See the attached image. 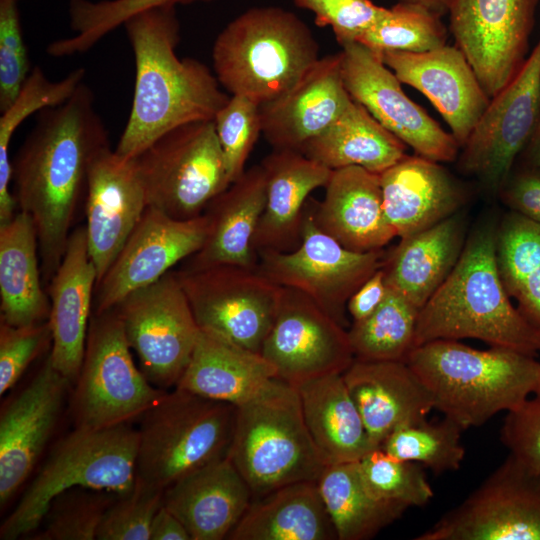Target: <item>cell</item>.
I'll return each mask as SVG.
<instances>
[{
    "label": "cell",
    "instance_id": "obj_1",
    "mask_svg": "<svg viewBox=\"0 0 540 540\" xmlns=\"http://www.w3.org/2000/svg\"><path fill=\"white\" fill-rule=\"evenodd\" d=\"M108 146L94 92L82 82L64 103L38 112L12 161L17 207L33 220L46 279L64 256L91 164Z\"/></svg>",
    "mask_w": 540,
    "mask_h": 540
},
{
    "label": "cell",
    "instance_id": "obj_2",
    "mask_svg": "<svg viewBox=\"0 0 540 540\" xmlns=\"http://www.w3.org/2000/svg\"><path fill=\"white\" fill-rule=\"evenodd\" d=\"M123 26L134 55L135 84L115 152L133 159L174 128L214 120L230 95L204 63L177 56L180 23L175 6L141 11Z\"/></svg>",
    "mask_w": 540,
    "mask_h": 540
},
{
    "label": "cell",
    "instance_id": "obj_3",
    "mask_svg": "<svg viewBox=\"0 0 540 540\" xmlns=\"http://www.w3.org/2000/svg\"><path fill=\"white\" fill-rule=\"evenodd\" d=\"M496 229L485 222L466 239L457 264L419 312L415 347L471 338L532 356L540 352V332L513 306L500 277Z\"/></svg>",
    "mask_w": 540,
    "mask_h": 540
},
{
    "label": "cell",
    "instance_id": "obj_4",
    "mask_svg": "<svg viewBox=\"0 0 540 540\" xmlns=\"http://www.w3.org/2000/svg\"><path fill=\"white\" fill-rule=\"evenodd\" d=\"M405 361L431 392L435 409L464 430L540 392V362L508 348L479 350L438 339L415 347Z\"/></svg>",
    "mask_w": 540,
    "mask_h": 540
},
{
    "label": "cell",
    "instance_id": "obj_5",
    "mask_svg": "<svg viewBox=\"0 0 540 540\" xmlns=\"http://www.w3.org/2000/svg\"><path fill=\"white\" fill-rule=\"evenodd\" d=\"M307 24L277 6L253 7L231 20L212 48L214 74L229 95L259 104L290 89L319 59Z\"/></svg>",
    "mask_w": 540,
    "mask_h": 540
},
{
    "label": "cell",
    "instance_id": "obj_6",
    "mask_svg": "<svg viewBox=\"0 0 540 540\" xmlns=\"http://www.w3.org/2000/svg\"><path fill=\"white\" fill-rule=\"evenodd\" d=\"M227 457L253 499L291 483L317 481L329 464L306 426L297 388L278 378L237 407Z\"/></svg>",
    "mask_w": 540,
    "mask_h": 540
},
{
    "label": "cell",
    "instance_id": "obj_7",
    "mask_svg": "<svg viewBox=\"0 0 540 540\" xmlns=\"http://www.w3.org/2000/svg\"><path fill=\"white\" fill-rule=\"evenodd\" d=\"M138 430L129 423L108 428L75 427L51 451L13 512L0 527L2 540L39 528L51 502L81 487L115 495L130 492L136 480Z\"/></svg>",
    "mask_w": 540,
    "mask_h": 540
},
{
    "label": "cell",
    "instance_id": "obj_8",
    "mask_svg": "<svg viewBox=\"0 0 540 540\" xmlns=\"http://www.w3.org/2000/svg\"><path fill=\"white\" fill-rule=\"evenodd\" d=\"M237 407L174 388L141 417L136 475L166 489L181 477L227 457Z\"/></svg>",
    "mask_w": 540,
    "mask_h": 540
},
{
    "label": "cell",
    "instance_id": "obj_9",
    "mask_svg": "<svg viewBox=\"0 0 540 540\" xmlns=\"http://www.w3.org/2000/svg\"><path fill=\"white\" fill-rule=\"evenodd\" d=\"M148 206L187 220L230 186L214 120L186 123L133 158Z\"/></svg>",
    "mask_w": 540,
    "mask_h": 540
},
{
    "label": "cell",
    "instance_id": "obj_10",
    "mask_svg": "<svg viewBox=\"0 0 540 540\" xmlns=\"http://www.w3.org/2000/svg\"><path fill=\"white\" fill-rule=\"evenodd\" d=\"M72 396L76 427L108 428L140 418L166 390L135 365L114 309L91 317L85 353Z\"/></svg>",
    "mask_w": 540,
    "mask_h": 540
},
{
    "label": "cell",
    "instance_id": "obj_11",
    "mask_svg": "<svg viewBox=\"0 0 540 540\" xmlns=\"http://www.w3.org/2000/svg\"><path fill=\"white\" fill-rule=\"evenodd\" d=\"M200 329L260 353L283 287L257 268L215 265L175 271Z\"/></svg>",
    "mask_w": 540,
    "mask_h": 540
},
{
    "label": "cell",
    "instance_id": "obj_12",
    "mask_svg": "<svg viewBox=\"0 0 540 540\" xmlns=\"http://www.w3.org/2000/svg\"><path fill=\"white\" fill-rule=\"evenodd\" d=\"M113 309L146 378L158 388H175L200 333L175 271L131 292Z\"/></svg>",
    "mask_w": 540,
    "mask_h": 540
},
{
    "label": "cell",
    "instance_id": "obj_13",
    "mask_svg": "<svg viewBox=\"0 0 540 540\" xmlns=\"http://www.w3.org/2000/svg\"><path fill=\"white\" fill-rule=\"evenodd\" d=\"M385 255L383 249L342 246L317 226L307 202L300 244L288 252L259 253L258 269L274 283L304 293L345 327L349 298L382 267Z\"/></svg>",
    "mask_w": 540,
    "mask_h": 540
},
{
    "label": "cell",
    "instance_id": "obj_14",
    "mask_svg": "<svg viewBox=\"0 0 540 540\" xmlns=\"http://www.w3.org/2000/svg\"><path fill=\"white\" fill-rule=\"evenodd\" d=\"M416 540H540V475L510 454Z\"/></svg>",
    "mask_w": 540,
    "mask_h": 540
},
{
    "label": "cell",
    "instance_id": "obj_15",
    "mask_svg": "<svg viewBox=\"0 0 540 540\" xmlns=\"http://www.w3.org/2000/svg\"><path fill=\"white\" fill-rule=\"evenodd\" d=\"M539 117L540 39L515 77L490 99L461 147V171L476 177L490 192L502 190Z\"/></svg>",
    "mask_w": 540,
    "mask_h": 540
},
{
    "label": "cell",
    "instance_id": "obj_16",
    "mask_svg": "<svg viewBox=\"0 0 540 540\" xmlns=\"http://www.w3.org/2000/svg\"><path fill=\"white\" fill-rule=\"evenodd\" d=\"M538 0H451L450 32L491 99L526 60Z\"/></svg>",
    "mask_w": 540,
    "mask_h": 540
},
{
    "label": "cell",
    "instance_id": "obj_17",
    "mask_svg": "<svg viewBox=\"0 0 540 540\" xmlns=\"http://www.w3.org/2000/svg\"><path fill=\"white\" fill-rule=\"evenodd\" d=\"M340 53L343 82L353 100L418 156L439 163L456 160L460 146L453 135L405 94L377 54L358 42L345 44Z\"/></svg>",
    "mask_w": 540,
    "mask_h": 540
},
{
    "label": "cell",
    "instance_id": "obj_18",
    "mask_svg": "<svg viewBox=\"0 0 540 540\" xmlns=\"http://www.w3.org/2000/svg\"><path fill=\"white\" fill-rule=\"evenodd\" d=\"M276 378L291 385L343 373L354 354L348 331L304 293L283 287L273 326L260 351Z\"/></svg>",
    "mask_w": 540,
    "mask_h": 540
},
{
    "label": "cell",
    "instance_id": "obj_19",
    "mask_svg": "<svg viewBox=\"0 0 540 540\" xmlns=\"http://www.w3.org/2000/svg\"><path fill=\"white\" fill-rule=\"evenodd\" d=\"M205 214L172 218L148 206L119 254L95 288V314L113 309L131 292L148 286L203 245Z\"/></svg>",
    "mask_w": 540,
    "mask_h": 540
},
{
    "label": "cell",
    "instance_id": "obj_20",
    "mask_svg": "<svg viewBox=\"0 0 540 540\" xmlns=\"http://www.w3.org/2000/svg\"><path fill=\"white\" fill-rule=\"evenodd\" d=\"M70 382L49 355L30 383L0 415V505H6L31 474L57 424Z\"/></svg>",
    "mask_w": 540,
    "mask_h": 540
},
{
    "label": "cell",
    "instance_id": "obj_21",
    "mask_svg": "<svg viewBox=\"0 0 540 540\" xmlns=\"http://www.w3.org/2000/svg\"><path fill=\"white\" fill-rule=\"evenodd\" d=\"M147 207L134 159L120 157L111 146L103 149L91 164L85 196V228L97 284Z\"/></svg>",
    "mask_w": 540,
    "mask_h": 540
},
{
    "label": "cell",
    "instance_id": "obj_22",
    "mask_svg": "<svg viewBox=\"0 0 540 540\" xmlns=\"http://www.w3.org/2000/svg\"><path fill=\"white\" fill-rule=\"evenodd\" d=\"M380 58L401 83L427 97L461 148L490 101L462 51L446 44L421 53L387 51Z\"/></svg>",
    "mask_w": 540,
    "mask_h": 540
},
{
    "label": "cell",
    "instance_id": "obj_23",
    "mask_svg": "<svg viewBox=\"0 0 540 540\" xmlns=\"http://www.w3.org/2000/svg\"><path fill=\"white\" fill-rule=\"evenodd\" d=\"M352 98L341 71V53L319 58L286 92L260 104L261 130L275 150H296L329 128Z\"/></svg>",
    "mask_w": 540,
    "mask_h": 540
},
{
    "label": "cell",
    "instance_id": "obj_24",
    "mask_svg": "<svg viewBox=\"0 0 540 540\" xmlns=\"http://www.w3.org/2000/svg\"><path fill=\"white\" fill-rule=\"evenodd\" d=\"M96 284L97 271L89 253L86 228L79 226L69 236L49 287V358L70 384L75 383L82 366Z\"/></svg>",
    "mask_w": 540,
    "mask_h": 540
},
{
    "label": "cell",
    "instance_id": "obj_25",
    "mask_svg": "<svg viewBox=\"0 0 540 540\" xmlns=\"http://www.w3.org/2000/svg\"><path fill=\"white\" fill-rule=\"evenodd\" d=\"M342 376L375 448L435 409L431 392L406 361L354 359Z\"/></svg>",
    "mask_w": 540,
    "mask_h": 540
},
{
    "label": "cell",
    "instance_id": "obj_26",
    "mask_svg": "<svg viewBox=\"0 0 540 540\" xmlns=\"http://www.w3.org/2000/svg\"><path fill=\"white\" fill-rule=\"evenodd\" d=\"M253 500L252 491L228 457L181 477L163 493L162 505L191 540L227 539Z\"/></svg>",
    "mask_w": 540,
    "mask_h": 540
},
{
    "label": "cell",
    "instance_id": "obj_27",
    "mask_svg": "<svg viewBox=\"0 0 540 540\" xmlns=\"http://www.w3.org/2000/svg\"><path fill=\"white\" fill-rule=\"evenodd\" d=\"M311 208L317 226L352 251L381 250L397 236L385 215L380 175L359 166L332 170L323 200Z\"/></svg>",
    "mask_w": 540,
    "mask_h": 540
},
{
    "label": "cell",
    "instance_id": "obj_28",
    "mask_svg": "<svg viewBox=\"0 0 540 540\" xmlns=\"http://www.w3.org/2000/svg\"><path fill=\"white\" fill-rule=\"evenodd\" d=\"M265 173L266 201L253 246L257 254L288 252L301 241L307 199L325 187L332 170L296 150H275L260 163Z\"/></svg>",
    "mask_w": 540,
    "mask_h": 540
},
{
    "label": "cell",
    "instance_id": "obj_29",
    "mask_svg": "<svg viewBox=\"0 0 540 540\" xmlns=\"http://www.w3.org/2000/svg\"><path fill=\"white\" fill-rule=\"evenodd\" d=\"M380 184L385 215L401 239L460 211L461 185L439 162L405 155L383 171Z\"/></svg>",
    "mask_w": 540,
    "mask_h": 540
},
{
    "label": "cell",
    "instance_id": "obj_30",
    "mask_svg": "<svg viewBox=\"0 0 540 540\" xmlns=\"http://www.w3.org/2000/svg\"><path fill=\"white\" fill-rule=\"evenodd\" d=\"M266 201L265 173L261 164L245 172L207 206V233L201 248L186 268L215 265L257 268L255 232Z\"/></svg>",
    "mask_w": 540,
    "mask_h": 540
},
{
    "label": "cell",
    "instance_id": "obj_31",
    "mask_svg": "<svg viewBox=\"0 0 540 540\" xmlns=\"http://www.w3.org/2000/svg\"><path fill=\"white\" fill-rule=\"evenodd\" d=\"M465 243L466 219L460 211L401 239L383 261L387 287L421 310L457 264Z\"/></svg>",
    "mask_w": 540,
    "mask_h": 540
},
{
    "label": "cell",
    "instance_id": "obj_32",
    "mask_svg": "<svg viewBox=\"0 0 540 540\" xmlns=\"http://www.w3.org/2000/svg\"><path fill=\"white\" fill-rule=\"evenodd\" d=\"M274 378L273 366L261 353L200 329L191 359L175 388L238 407Z\"/></svg>",
    "mask_w": 540,
    "mask_h": 540
},
{
    "label": "cell",
    "instance_id": "obj_33",
    "mask_svg": "<svg viewBox=\"0 0 540 540\" xmlns=\"http://www.w3.org/2000/svg\"><path fill=\"white\" fill-rule=\"evenodd\" d=\"M229 540H336L317 481H300L253 499Z\"/></svg>",
    "mask_w": 540,
    "mask_h": 540
},
{
    "label": "cell",
    "instance_id": "obj_34",
    "mask_svg": "<svg viewBox=\"0 0 540 540\" xmlns=\"http://www.w3.org/2000/svg\"><path fill=\"white\" fill-rule=\"evenodd\" d=\"M309 433L328 463L359 461L375 447L342 373L295 386Z\"/></svg>",
    "mask_w": 540,
    "mask_h": 540
},
{
    "label": "cell",
    "instance_id": "obj_35",
    "mask_svg": "<svg viewBox=\"0 0 540 540\" xmlns=\"http://www.w3.org/2000/svg\"><path fill=\"white\" fill-rule=\"evenodd\" d=\"M36 229L31 216L19 211L0 225L1 321L13 326L47 321L50 300L42 288Z\"/></svg>",
    "mask_w": 540,
    "mask_h": 540
},
{
    "label": "cell",
    "instance_id": "obj_36",
    "mask_svg": "<svg viewBox=\"0 0 540 540\" xmlns=\"http://www.w3.org/2000/svg\"><path fill=\"white\" fill-rule=\"evenodd\" d=\"M406 145L352 99L343 114L301 153L331 170L359 166L380 174L405 154Z\"/></svg>",
    "mask_w": 540,
    "mask_h": 540
},
{
    "label": "cell",
    "instance_id": "obj_37",
    "mask_svg": "<svg viewBox=\"0 0 540 540\" xmlns=\"http://www.w3.org/2000/svg\"><path fill=\"white\" fill-rule=\"evenodd\" d=\"M317 486L337 540L373 538L407 510L377 498L366 486L358 461L327 464Z\"/></svg>",
    "mask_w": 540,
    "mask_h": 540
},
{
    "label": "cell",
    "instance_id": "obj_38",
    "mask_svg": "<svg viewBox=\"0 0 540 540\" xmlns=\"http://www.w3.org/2000/svg\"><path fill=\"white\" fill-rule=\"evenodd\" d=\"M86 70L79 67L58 81H50L44 71L32 68L20 93L0 117V224L9 222L16 214L17 202L10 191L12 160L9 157L11 139L17 128L29 116L68 100L84 82Z\"/></svg>",
    "mask_w": 540,
    "mask_h": 540
},
{
    "label": "cell",
    "instance_id": "obj_39",
    "mask_svg": "<svg viewBox=\"0 0 540 540\" xmlns=\"http://www.w3.org/2000/svg\"><path fill=\"white\" fill-rule=\"evenodd\" d=\"M420 310L388 288L380 306L368 317L353 321L348 331L354 359L405 361L415 347Z\"/></svg>",
    "mask_w": 540,
    "mask_h": 540
},
{
    "label": "cell",
    "instance_id": "obj_40",
    "mask_svg": "<svg viewBox=\"0 0 540 540\" xmlns=\"http://www.w3.org/2000/svg\"><path fill=\"white\" fill-rule=\"evenodd\" d=\"M212 0H70L69 18L73 36L58 39L46 49L52 57H67L85 53L104 36L123 25L141 11L178 4Z\"/></svg>",
    "mask_w": 540,
    "mask_h": 540
},
{
    "label": "cell",
    "instance_id": "obj_41",
    "mask_svg": "<svg viewBox=\"0 0 540 540\" xmlns=\"http://www.w3.org/2000/svg\"><path fill=\"white\" fill-rule=\"evenodd\" d=\"M441 16L420 5L398 2L357 41L379 57L387 51L421 53L446 45Z\"/></svg>",
    "mask_w": 540,
    "mask_h": 540
},
{
    "label": "cell",
    "instance_id": "obj_42",
    "mask_svg": "<svg viewBox=\"0 0 540 540\" xmlns=\"http://www.w3.org/2000/svg\"><path fill=\"white\" fill-rule=\"evenodd\" d=\"M464 429L452 419L427 418L394 430L381 449L401 460L418 463L434 473L456 471L465 457L461 444Z\"/></svg>",
    "mask_w": 540,
    "mask_h": 540
},
{
    "label": "cell",
    "instance_id": "obj_43",
    "mask_svg": "<svg viewBox=\"0 0 540 540\" xmlns=\"http://www.w3.org/2000/svg\"><path fill=\"white\" fill-rule=\"evenodd\" d=\"M118 495L76 487L50 504L34 540H94L103 517ZM39 526V527H40Z\"/></svg>",
    "mask_w": 540,
    "mask_h": 540
},
{
    "label": "cell",
    "instance_id": "obj_44",
    "mask_svg": "<svg viewBox=\"0 0 540 540\" xmlns=\"http://www.w3.org/2000/svg\"><path fill=\"white\" fill-rule=\"evenodd\" d=\"M358 463L366 486L381 500L408 509L422 507L434 496L418 463L393 457L381 448L372 449Z\"/></svg>",
    "mask_w": 540,
    "mask_h": 540
},
{
    "label": "cell",
    "instance_id": "obj_45",
    "mask_svg": "<svg viewBox=\"0 0 540 540\" xmlns=\"http://www.w3.org/2000/svg\"><path fill=\"white\" fill-rule=\"evenodd\" d=\"M495 255L502 282L514 297L540 267V223L515 211L507 215L496 229Z\"/></svg>",
    "mask_w": 540,
    "mask_h": 540
},
{
    "label": "cell",
    "instance_id": "obj_46",
    "mask_svg": "<svg viewBox=\"0 0 540 540\" xmlns=\"http://www.w3.org/2000/svg\"><path fill=\"white\" fill-rule=\"evenodd\" d=\"M214 123L231 184L245 172L247 159L262 133L260 104L245 96L230 95Z\"/></svg>",
    "mask_w": 540,
    "mask_h": 540
},
{
    "label": "cell",
    "instance_id": "obj_47",
    "mask_svg": "<svg viewBox=\"0 0 540 540\" xmlns=\"http://www.w3.org/2000/svg\"><path fill=\"white\" fill-rule=\"evenodd\" d=\"M164 489L136 475L132 490L117 496L97 532L98 540H150L153 518L162 506Z\"/></svg>",
    "mask_w": 540,
    "mask_h": 540
},
{
    "label": "cell",
    "instance_id": "obj_48",
    "mask_svg": "<svg viewBox=\"0 0 540 540\" xmlns=\"http://www.w3.org/2000/svg\"><path fill=\"white\" fill-rule=\"evenodd\" d=\"M17 3L18 0H0L1 112L14 102L31 72Z\"/></svg>",
    "mask_w": 540,
    "mask_h": 540
},
{
    "label": "cell",
    "instance_id": "obj_49",
    "mask_svg": "<svg viewBox=\"0 0 540 540\" xmlns=\"http://www.w3.org/2000/svg\"><path fill=\"white\" fill-rule=\"evenodd\" d=\"M300 9L311 11L319 27L329 26L342 46L357 42L387 8L371 0H292Z\"/></svg>",
    "mask_w": 540,
    "mask_h": 540
},
{
    "label": "cell",
    "instance_id": "obj_50",
    "mask_svg": "<svg viewBox=\"0 0 540 540\" xmlns=\"http://www.w3.org/2000/svg\"><path fill=\"white\" fill-rule=\"evenodd\" d=\"M52 342L48 320L23 326L0 323V394L11 389Z\"/></svg>",
    "mask_w": 540,
    "mask_h": 540
},
{
    "label": "cell",
    "instance_id": "obj_51",
    "mask_svg": "<svg viewBox=\"0 0 540 540\" xmlns=\"http://www.w3.org/2000/svg\"><path fill=\"white\" fill-rule=\"evenodd\" d=\"M501 441L510 454L540 475V392L507 412Z\"/></svg>",
    "mask_w": 540,
    "mask_h": 540
},
{
    "label": "cell",
    "instance_id": "obj_52",
    "mask_svg": "<svg viewBox=\"0 0 540 540\" xmlns=\"http://www.w3.org/2000/svg\"><path fill=\"white\" fill-rule=\"evenodd\" d=\"M503 188L504 200L515 212L540 223L539 168L515 176Z\"/></svg>",
    "mask_w": 540,
    "mask_h": 540
},
{
    "label": "cell",
    "instance_id": "obj_53",
    "mask_svg": "<svg viewBox=\"0 0 540 540\" xmlns=\"http://www.w3.org/2000/svg\"><path fill=\"white\" fill-rule=\"evenodd\" d=\"M387 290L385 274L381 267L349 298L346 309L353 321H359L371 315L383 302Z\"/></svg>",
    "mask_w": 540,
    "mask_h": 540
},
{
    "label": "cell",
    "instance_id": "obj_54",
    "mask_svg": "<svg viewBox=\"0 0 540 540\" xmlns=\"http://www.w3.org/2000/svg\"><path fill=\"white\" fill-rule=\"evenodd\" d=\"M514 298L521 314L540 332V267L522 282Z\"/></svg>",
    "mask_w": 540,
    "mask_h": 540
},
{
    "label": "cell",
    "instance_id": "obj_55",
    "mask_svg": "<svg viewBox=\"0 0 540 540\" xmlns=\"http://www.w3.org/2000/svg\"><path fill=\"white\" fill-rule=\"evenodd\" d=\"M150 540H191V537L181 521L162 505L153 518Z\"/></svg>",
    "mask_w": 540,
    "mask_h": 540
},
{
    "label": "cell",
    "instance_id": "obj_56",
    "mask_svg": "<svg viewBox=\"0 0 540 540\" xmlns=\"http://www.w3.org/2000/svg\"><path fill=\"white\" fill-rule=\"evenodd\" d=\"M411 4L420 5L430 11L443 16L448 13V8L451 0H399Z\"/></svg>",
    "mask_w": 540,
    "mask_h": 540
},
{
    "label": "cell",
    "instance_id": "obj_57",
    "mask_svg": "<svg viewBox=\"0 0 540 540\" xmlns=\"http://www.w3.org/2000/svg\"><path fill=\"white\" fill-rule=\"evenodd\" d=\"M529 146V156L532 163L536 168L540 169V117L536 126V129L533 133V136L528 143Z\"/></svg>",
    "mask_w": 540,
    "mask_h": 540
}]
</instances>
